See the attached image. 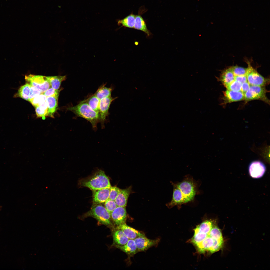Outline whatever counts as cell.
<instances>
[{
	"instance_id": "cell-12",
	"label": "cell",
	"mask_w": 270,
	"mask_h": 270,
	"mask_svg": "<svg viewBox=\"0 0 270 270\" xmlns=\"http://www.w3.org/2000/svg\"><path fill=\"white\" fill-rule=\"evenodd\" d=\"M134 240L136 245L138 251H144L150 248L156 246L159 242L160 240H151L147 238L145 236L137 238Z\"/></svg>"
},
{
	"instance_id": "cell-2",
	"label": "cell",
	"mask_w": 270,
	"mask_h": 270,
	"mask_svg": "<svg viewBox=\"0 0 270 270\" xmlns=\"http://www.w3.org/2000/svg\"><path fill=\"white\" fill-rule=\"evenodd\" d=\"M172 184L173 187L172 199L166 204L168 208L180 206L194 200L197 192V186L192 178L187 176L182 182H172Z\"/></svg>"
},
{
	"instance_id": "cell-11",
	"label": "cell",
	"mask_w": 270,
	"mask_h": 270,
	"mask_svg": "<svg viewBox=\"0 0 270 270\" xmlns=\"http://www.w3.org/2000/svg\"><path fill=\"white\" fill-rule=\"evenodd\" d=\"M266 170L265 165L259 161L252 162L250 164L248 167L250 176L254 178H258L262 177L264 174Z\"/></svg>"
},
{
	"instance_id": "cell-33",
	"label": "cell",
	"mask_w": 270,
	"mask_h": 270,
	"mask_svg": "<svg viewBox=\"0 0 270 270\" xmlns=\"http://www.w3.org/2000/svg\"><path fill=\"white\" fill-rule=\"evenodd\" d=\"M42 94V93L36 87L31 85L30 92L28 101L29 102L32 99Z\"/></svg>"
},
{
	"instance_id": "cell-26",
	"label": "cell",
	"mask_w": 270,
	"mask_h": 270,
	"mask_svg": "<svg viewBox=\"0 0 270 270\" xmlns=\"http://www.w3.org/2000/svg\"><path fill=\"white\" fill-rule=\"evenodd\" d=\"M84 100L94 110L99 114L100 100L94 94Z\"/></svg>"
},
{
	"instance_id": "cell-25",
	"label": "cell",
	"mask_w": 270,
	"mask_h": 270,
	"mask_svg": "<svg viewBox=\"0 0 270 270\" xmlns=\"http://www.w3.org/2000/svg\"><path fill=\"white\" fill-rule=\"evenodd\" d=\"M136 16V15L132 13L124 18L119 20L118 24L126 27L134 28Z\"/></svg>"
},
{
	"instance_id": "cell-23",
	"label": "cell",
	"mask_w": 270,
	"mask_h": 270,
	"mask_svg": "<svg viewBox=\"0 0 270 270\" xmlns=\"http://www.w3.org/2000/svg\"><path fill=\"white\" fill-rule=\"evenodd\" d=\"M31 85L27 83L21 86L14 96L16 97L21 98L26 100L28 101L30 92Z\"/></svg>"
},
{
	"instance_id": "cell-18",
	"label": "cell",
	"mask_w": 270,
	"mask_h": 270,
	"mask_svg": "<svg viewBox=\"0 0 270 270\" xmlns=\"http://www.w3.org/2000/svg\"><path fill=\"white\" fill-rule=\"evenodd\" d=\"M132 192L131 186L125 189H120L115 200L117 206L126 207L128 197Z\"/></svg>"
},
{
	"instance_id": "cell-34",
	"label": "cell",
	"mask_w": 270,
	"mask_h": 270,
	"mask_svg": "<svg viewBox=\"0 0 270 270\" xmlns=\"http://www.w3.org/2000/svg\"><path fill=\"white\" fill-rule=\"evenodd\" d=\"M60 90H56L52 88H49L43 94L46 97L59 95Z\"/></svg>"
},
{
	"instance_id": "cell-9",
	"label": "cell",
	"mask_w": 270,
	"mask_h": 270,
	"mask_svg": "<svg viewBox=\"0 0 270 270\" xmlns=\"http://www.w3.org/2000/svg\"><path fill=\"white\" fill-rule=\"evenodd\" d=\"M116 98L111 96L102 98L100 100L99 106V114L100 122L102 126H104L105 121L108 114V110L112 102Z\"/></svg>"
},
{
	"instance_id": "cell-29",
	"label": "cell",
	"mask_w": 270,
	"mask_h": 270,
	"mask_svg": "<svg viewBox=\"0 0 270 270\" xmlns=\"http://www.w3.org/2000/svg\"><path fill=\"white\" fill-rule=\"evenodd\" d=\"M104 203V207L110 214L118 206L114 200L109 198Z\"/></svg>"
},
{
	"instance_id": "cell-32",
	"label": "cell",
	"mask_w": 270,
	"mask_h": 270,
	"mask_svg": "<svg viewBox=\"0 0 270 270\" xmlns=\"http://www.w3.org/2000/svg\"><path fill=\"white\" fill-rule=\"evenodd\" d=\"M46 99L45 96L43 94H41L30 100V102L35 107L38 106L39 103L42 101L45 100Z\"/></svg>"
},
{
	"instance_id": "cell-1",
	"label": "cell",
	"mask_w": 270,
	"mask_h": 270,
	"mask_svg": "<svg viewBox=\"0 0 270 270\" xmlns=\"http://www.w3.org/2000/svg\"><path fill=\"white\" fill-rule=\"evenodd\" d=\"M194 230L190 242L199 253L212 254L223 248L224 242L222 232L214 220H205Z\"/></svg>"
},
{
	"instance_id": "cell-7",
	"label": "cell",
	"mask_w": 270,
	"mask_h": 270,
	"mask_svg": "<svg viewBox=\"0 0 270 270\" xmlns=\"http://www.w3.org/2000/svg\"><path fill=\"white\" fill-rule=\"evenodd\" d=\"M268 92L265 86L250 85L244 94V100L246 102L253 100H260L269 104L270 100L266 96Z\"/></svg>"
},
{
	"instance_id": "cell-16",
	"label": "cell",
	"mask_w": 270,
	"mask_h": 270,
	"mask_svg": "<svg viewBox=\"0 0 270 270\" xmlns=\"http://www.w3.org/2000/svg\"><path fill=\"white\" fill-rule=\"evenodd\" d=\"M94 203L100 204L104 203L109 198L110 188H105L92 191Z\"/></svg>"
},
{
	"instance_id": "cell-30",
	"label": "cell",
	"mask_w": 270,
	"mask_h": 270,
	"mask_svg": "<svg viewBox=\"0 0 270 270\" xmlns=\"http://www.w3.org/2000/svg\"><path fill=\"white\" fill-rule=\"evenodd\" d=\"M35 108V111L37 118H41L44 120L46 116H48V111L44 108L37 106Z\"/></svg>"
},
{
	"instance_id": "cell-8",
	"label": "cell",
	"mask_w": 270,
	"mask_h": 270,
	"mask_svg": "<svg viewBox=\"0 0 270 270\" xmlns=\"http://www.w3.org/2000/svg\"><path fill=\"white\" fill-rule=\"evenodd\" d=\"M25 79L27 83L38 89L42 93H44L50 86L47 76L30 74L26 75Z\"/></svg>"
},
{
	"instance_id": "cell-28",
	"label": "cell",
	"mask_w": 270,
	"mask_h": 270,
	"mask_svg": "<svg viewBox=\"0 0 270 270\" xmlns=\"http://www.w3.org/2000/svg\"><path fill=\"white\" fill-rule=\"evenodd\" d=\"M242 84L239 82L234 80L226 87L227 90L235 91H241Z\"/></svg>"
},
{
	"instance_id": "cell-10",
	"label": "cell",
	"mask_w": 270,
	"mask_h": 270,
	"mask_svg": "<svg viewBox=\"0 0 270 270\" xmlns=\"http://www.w3.org/2000/svg\"><path fill=\"white\" fill-rule=\"evenodd\" d=\"M127 214L126 207L118 206L110 213L111 218L114 226L126 223Z\"/></svg>"
},
{
	"instance_id": "cell-21",
	"label": "cell",
	"mask_w": 270,
	"mask_h": 270,
	"mask_svg": "<svg viewBox=\"0 0 270 270\" xmlns=\"http://www.w3.org/2000/svg\"><path fill=\"white\" fill-rule=\"evenodd\" d=\"M134 28L143 32L148 36L150 34L145 22L140 14L136 15Z\"/></svg>"
},
{
	"instance_id": "cell-13",
	"label": "cell",
	"mask_w": 270,
	"mask_h": 270,
	"mask_svg": "<svg viewBox=\"0 0 270 270\" xmlns=\"http://www.w3.org/2000/svg\"><path fill=\"white\" fill-rule=\"evenodd\" d=\"M223 92L222 104L244 100V94L241 91H235L226 89Z\"/></svg>"
},
{
	"instance_id": "cell-3",
	"label": "cell",
	"mask_w": 270,
	"mask_h": 270,
	"mask_svg": "<svg viewBox=\"0 0 270 270\" xmlns=\"http://www.w3.org/2000/svg\"><path fill=\"white\" fill-rule=\"evenodd\" d=\"M76 116L85 119L89 122L94 129L97 128V125L100 122L99 114L94 110L84 100L77 105L68 108Z\"/></svg>"
},
{
	"instance_id": "cell-4",
	"label": "cell",
	"mask_w": 270,
	"mask_h": 270,
	"mask_svg": "<svg viewBox=\"0 0 270 270\" xmlns=\"http://www.w3.org/2000/svg\"><path fill=\"white\" fill-rule=\"evenodd\" d=\"M80 185L90 188L92 191L105 188L112 186L109 179L104 172L99 170L88 178L80 180Z\"/></svg>"
},
{
	"instance_id": "cell-24",
	"label": "cell",
	"mask_w": 270,
	"mask_h": 270,
	"mask_svg": "<svg viewBox=\"0 0 270 270\" xmlns=\"http://www.w3.org/2000/svg\"><path fill=\"white\" fill-rule=\"evenodd\" d=\"M50 86L56 90L59 88L62 82L66 79V76H47Z\"/></svg>"
},
{
	"instance_id": "cell-20",
	"label": "cell",
	"mask_w": 270,
	"mask_h": 270,
	"mask_svg": "<svg viewBox=\"0 0 270 270\" xmlns=\"http://www.w3.org/2000/svg\"><path fill=\"white\" fill-rule=\"evenodd\" d=\"M59 95L47 97L48 116L54 118V114L58 109Z\"/></svg>"
},
{
	"instance_id": "cell-22",
	"label": "cell",
	"mask_w": 270,
	"mask_h": 270,
	"mask_svg": "<svg viewBox=\"0 0 270 270\" xmlns=\"http://www.w3.org/2000/svg\"><path fill=\"white\" fill-rule=\"evenodd\" d=\"M104 84L100 86L94 94L100 100L101 99L111 96L112 88L106 86Z\"/></svg>"
},
{
	"instance_id": "cell-31",
	"label": "cell",
	"mask_w": 270,
	"mask_h": 270,
	"mask_svg": "<svg viewBox=\"0 0 270 270\" xmlns=\"http://www.w3.org/2000/svg\"><path fill=\"white\" fill-rule=\"evenodd\" d=\"M120 190V189L116 186H111L110 188L109 198L115 201Z\"/></svg>"
},
{
	"instance_id": "cell-5",
	"label": "cell",
	"mask_w": 270,
	"mask_h": 270,
	"mask_svg": "<svg viewBox=\"0 0 270 270\" xmlns=\"http://www.w3.org/2000/svg\"><path fill=\"white\" fill-rule=\"evenodd\" d=\"M89 217L94 218L100 224L108 227L112 229L114 227L110 213L100 204L94 203L90 210L84 214L80 218L84 219Z\"/></svg>"
},
{
	"instance_id": "cell-14",
	"label": "cell",
	"mask_w": 270,
	"mask_h": 270,
	"mask_svg": "<svg viewBox=\"0 0 270 270\" xmlns=\"http://www.w3.org/2000/svg\"><path fill=\"white\" fill-rule=\"evenodd\" d=\"M112 230L113 244L114 246H121L126 244L129 239L123 232L116 227H114Z\"/></svg>"
},
{
	"instance_id": "cell-27",
	"label": "cell",
	"mask_w": 270,
	"mask_h": 270,
	"mask_svg": "<svg viewBox=\"0 0 270 270\" xmlns=\"http://www.w3.org/2000/svg\"><path fill=\"white\" fill-rule=\"evenodd\" d=\"M231 67L235 76L246 75L247 68H244L237 66H231Z\"/></svg>"
},
{
	"instance_id": "cell-35",
	"label": "cell",
	"mask_w": 270,
	"mask_h": 270,
	"mask_svg": "<svg viewBox=\"0 0 270 270\" xmlns=\"http://www.w3.org/2000/svg\"><path fill=\"white\" fill-rule=\"evenodd\" d=\"M250 85L248 81L244 82L242 84L241 91L244 94L249 89Z\"/></svg>"
},
{
	"instance_id": "cell-19",
	"label": "cell",
	"mask_w": 270,
	"mask_h": 270,
	"mask_svg": "<svg viewBox=\"0 0 270 270\" xmlns=\"http://www.w3.org/2000/svg\"><path fill=\"white\" fill-rule=\"evenodd\" d=\"M115 246L130 256L134 255L138 252L134 240L129 239L127 243L123 246Z\"/></svg>"
},
{
	"instance_id": "cell-15",
	"label": "cell",
	"mask_w": 270,
	"mask_h": 270,
	"mask_svg": "<svg viewBox=\"0 0 270 270\" xmlns=\"http://www.w3.org/2000/svg\"><path fill=\"white\" fill-rule=\"evenodd\" d=\"M235 77L230 66L222 70L219 77L216 78L226 87L235 80Z\"/></svg>"
},
{
	"instance_id": "cell-6",
	"label": "cell",
	"mask_w": 270,
	"mask_h": 270,
	"mask_svg": "<svg viewBox=\"0 0 270 270\" xmlns=\"http://www.w3.org/2000/svg\"><path fill=\"white\" fill-rule=\"evenodd\" d=\"M245 60L248 65L246 74L247 81L250 85L265 86L269 84V78L263 77L253 67L250 61L248 59Z\"/></svg>"
},
{
	"instance_id": "cell-17",
	"label": "cell",
	"mask_w": 270,
	"mask_h": 270,
	"mask_svg": "<svg viewBox=\"0 0 270 270\" xmlns=\"http://www.w3.org/2000/svg\"><path fill=\"white\" fill-rule=\"evenodd\" d=\"M116 227L121 230L129 239L134 240L138 237L145 236L142 232L129 226L126 223Z\"/></svg>"
},
{
	"instance_id": "cell-36",
	"label": "cell",
	"mask_w": 270,
	"mask_h": 270,
	"mask_svg": "<svg viewBox=\"0 0 270 270\" xmlns=\"http://www.w3.org/2000/svg\"><path fill=\"white\" fill-rule=\"evenodd\" d=\"M235 80L242 83L247 81L246 75L235 76Z\"/></svg>"
}]
</instances>
